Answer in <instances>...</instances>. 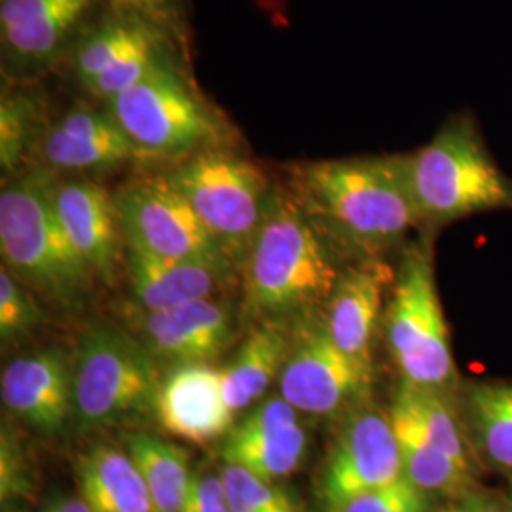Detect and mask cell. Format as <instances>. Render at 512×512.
<instances>
[{"instance_id":"1","label":"cell","mask_w":512,"mask_h":512,"mask_svg":"<svg viewBox=\"0 0 512 512\" xmlns=\"http://www.w3.org/2000/svg\"><path fill=\"white\" fill-rule=\"evenodd\" d=\"M289 190L334 249L378 258L421 222L399 156L293 164Z\"/></svg>"},{"instance_id":"2","label":"cell","mask_w":512,"mask_h":512,"mask_svg":"<svg viewBox=\"0 0 512 512\" xmlns=\"http://www.w3.org/2000/svg\"><path fill=\"white\" fill-rule=\"evenodd\" d=\"M238 270L247 306L264 319L308 315L325 306L340 275L334 247L289 186H272Z\"/></svg>"},{"instance_id":"3","label":"cell","mask_w":512,"mask_h":512,"mask_svg":"<svg viewBox=\"0 0 512 512\" xmlns=\"http://www.w3.org/2000/svg\"><path fill=\"white\" fill-rule=\"evenodd\" d=\"M54 171L29 167L0 192V251L4 266L61 308H80L93 274L57 215Z\"/></svg>"},{"instance_id":"4","label":"cell","mask_w":512,"mask_h":512,"mask_svg":"<svg viewBox=\"0 0 512 512\" xmlns=\"http://www.w3.org/2000/svg\"><path fill=\"white\" fill-rule=\"evenodd\" d=\"M145 160H181L207 148L224 147L228 128L179 67L164 55L150 73L105 101Z\"/></svg>"},{"instance_id":"5","label":"cell","mask_w":512,"mask_h":512,"mask_svg":"<svg viewBox=\"0 0 512 512\" xmlns=\"http://www.w3.org/2000/svg\"><path fill=\"white\" fill-rule=\"evenodd\" d=\"M74 420L103 429L154 408L160 374L150 349L122 330L93 327L74 355Z\"/></svg>"},{"instance_id":"6","label":"cell","mask_w":512,"mask_h":512,"mask_svg":"<svg viewBox=\"0 0 512 512\" xmlns=\"http://www.w3.org/2000/svg\"><path fill=\"white\" fill-rule=\"evenodd\" d=\"M236 266L264 217L272 186L258 165L228 148L190 154L164 173Z\"/></svg>"},{"instance_id":"7","label":"cell","mask_w":512,"mask_h":512,"mask_svg":"<svg viewBox=\"0 0 512 512\" xmlns=\"http://www.w3.org/2000/svg\"><path fill=\"white\" fill-rule=\"evenodd\" d=\"M406 162L421 220L446 222L512 205L511 184L465 122L442 129Z\"/></svg>"},{"instance_id":"8","label":"cell","mask_w":512,"mask_h":512,"mask_svg":"<svg viewBox=\"0 0 512 512\" xmlns=\"http://www.w3.org/2000/svg\"><path fill=\"white\" fill-rule=\"evenodd\" d=\"M385 334L403 382L444 391L456 380V363L427 245L406 251L393 281Z\"/></svg>"},{"instance_id":"9","label":"cell","mask_w":512,"mask_h":512,"mask_svg":"<svg viewBox=\"0 0 512 512\" xmlns=\"http://www.w3.org/2000/svg\"><path fill=\"white\" fill-rule=\"evenodd\" d=\"M114 198L128 249L175 260L228 258L164 173L135 179Z\"/></svg>"},{"instance_id":"10","label":"cell","mask_w":512,"mask_h":512,"mask_svg":"<svg viewBox=\"0 0 512 512\" xmlns=\"http://www.w3.org/2000/svg\"><path fill=\"white\" fill-rule=\"evenodd\" d=\"M304 315L279 376L281 397L298 412L329 416L361 399L372 368L357 363L330 338L323 319Z\"/></svg>"},{"instance_id":"11","label":"cell","mask_w":512,"mask_h":512,"mask_svg":"<svg viewBox=\"0 0 512 512\" xmlns=\"http://www.w3.org/2000/svg\"><path fill=\"white\" fill-rule=\"evenodd\" d=\"M401 476L403 458L391 416L365 410L346 423L334 442L323 494L332 511L351 497L387 486Z\"/></svg>"},{"instance_id":"12","label":"cell","mask_w":512,"mask_h":512,"mask_svg":"<svg viewBox=\"0 0 512 512\" xmlns=\"http://www.w3.org/2000/svg\"><path fill=\"white\" fill-rule=\"evenodd\" d=\"M35 158L31 167L54 173H103L145 160L107 107L99 110L86 103L48 126Z\"/></svg>"},{"instance_id":"13","label":"cell","mask_w":512,"mask_h":512,"mask_svg":"<svg viewBox=\"0 0 512 512\" xmlns=\"http://www.w3.org/2000/svg\"><path fill=\"white\" fill-rule=\"evenodd\" d=\"M154 410L167 433L194 444L226 437L236 412L226 401L222 368L209 363L171 366L158 387Z\"/></svg>"},{"instance_id":"14","label":"cell","mask_w":512,"mask_h":512,"mask_svg":"<svg viewBox=\"0 0 512 512\" xmlns=\"http://www.w3.org/2000/svg\"><path fill=\"white\" fill-rule=\"evenodd\" d=\"M296 412L283 397L256 406L224 437L220 446L224 463L274 482L294 473L306 454V433Z\"/></svg>"},{"instance_id":"15","label":"cell","mask_w":512,"mask_h":512,"mask_svg":"<svg viewBox=\"0 0 512 512\" xmlns=\"http://www.w3.org/2000/svg\"><path fill=\"white\" fill-rule=\"evenodd\" d=\"M0 395L19 420L57 433L74 418V363L55 348L18 357L2 370Z\"/></svg>"},{"instance_id":"16","label":"cell","mask_w":512,"mask_h":512,"mask_svg":"<svg viewBox=\"0 0 512 512\" xmlns=\"http://www.w3.org/2000/svg\"><path fill=\"white\" fill-rule=\"evenodd\" d=\"M54 202L76 251L95 277L110 281L126 253L116 198L90 179L55 177Z\"/></svg>"},{"instance_id":"17","label":"cell","mask_w":512,"mask_h":512,"mask_svg":"<svg viewBox=\"0 0 512 512\" xmlns=\"http://www.w3.org/2000/svg\"><path fill=\"white\" fill-rule=\"evenodd\" d=\"M143 344L156 359L171 365L211 363L234 340L228 306L211 298L164 311H143Z\"/></svg>"},{"instance_id":"18","label":"cell","mask_w":512,"mask_h":512,"mask_svg":"<svg viewBox=\"0 0 512 512\" xmlns=\"http://www.w3.org/2000/svg\"><path fill=\"white\" fill-rule=\"evenodd\" d=\"M395 275L378 258H363L342 270L325 304L332 342L357 363L372 368V340L382 315L385 287Z\"/></svg>"},{"instance_id":"19","label":"cell","mask_w":512,"mask_h":512,"mask_svg":"<svg viewBox=\"0 0 512 512\" xmlns=\"http://www.w3.org/2000/svg\"><path fill=\"white\" fill-rule=\"evenodd\" d=\"M129 285L141 311H164L211 298L238 268L228 258L175 260L126 247Z\"/></svg>"},{"instance_id":"20","label":"cell","mask_w":512,"mask_h":512,"mask_svg":"<svg viewBox=\"0 0 512 512\" xmlns=\"http://www.w3.org/2000/svg\"><path fill=\"white\" fill-rule=\"evenodd\" d=\"M93 0H2L0 37L6 57L21 69L50 63Z\"/></svg>"},{"instance_id":"21","label":"cell","mask_w":512,"mask_h":512,"mask_svg":"<svg viewBox=\"0 0 512 512\" xmlns=\"http://www.w3.org/2000/svg\"><path fill=\"white\" fill-rule=\"evenodd\" d=\"M391 423L399 440L404 476L425 494L458 497L475 488V467L454 458L404 408L393 403Z\"/></svg>"},{"instance_id":"22","label":"cell","mask_w":512,"mask_h":512,"mask_svg":"<svg viewBox=\"0 0 512 512\" xmlns=\"http://www.w3.org/2000/svg\"><path fill=\"white\" fill-rule=\"evenodd\" d=\"M80 497L93 512H156L147 484L128 452L95 446L76 465Z\"/></svg>"},{"instance_id":"23","label":"cell","mask_w":512,"mask_h":512,"mask_svg":"<svg viewBox=\"0 0 512 512\" xmlns=\"http://www.w3.org/2000/svg\"><path fill=\"white\" fill-rule=\"evenodd\" d=\"M291 344L281 319H266L245 338L232 363L222 368L226 401L236 412L249 408L281 376Z\"/></svg>"},{"instance_id":"24","label":"cell","mask_w":512,"mask_h":512,"mask_svg":"<svg viewBox=\"0 0 512 512\" xmlns=\"http://www.w3.org/2000/svg\"><path fill=\"white\" fill-rule=\"evenodd\" d=\"M158 50H164L162 37L152 21L118 14L82 40L74 55V71L84 86L99 74Z\"/></svg>"},{"instance_id":"25","label":"cell","mask_w":512,"mask_h":512,"mask_svg":"<svg viewBox=\"0 0 512 512\" xmlns=\"http://www.w3.org/2000/svg\"><path fill=\"white\" fill-rule=\"evenodd\" d=\"M126 448L147 484L156 512H183L192 478L183 448L147 433L131 435Z\"/></svg>"},{"instance_id":"26","label":"cell","mask_w":512,"mask_h":512,"mask_svg":"<svg viewBox=\"0 0 512 512\" xmlns=\"http://www.w3.org/2000/svg\"><path fill=\"white\" fill-rule=\"evenodd\" d=\"M467 420L471 439L484 459L512 476V382L471 387Z\"/></svg>"},{"instance_id":"27","label":"cell","mask_w":512,"mask_h":512,"mask_svg":"<svg viewBox=\"0 0 512 512\" xmlns=\"http://www.w3.org/2000/svg\"><path fill=\"white\" fill-rule=\"evenodd\" d=\"M50 124L44 122L42 99L23 88H6L0 99V167L4 179L27 171Z\"/></svg>"},{"instance_id":"28","label":"cell","mask_w":512,"mask_h":512,"mask_svg":"<svg viewBox=\"0 0 512 512\" xmlns=\"http://www.w3.org/2000/svg\"><path fill=\"white\" fill-rule=\"evenodd\" d=\"M222 480L232 512H300L293 497L275 486L274 480L260 478L238 465L224 463Z\"/></svg>"},{"instance_id":"29","label":"cell","mask_w":512,"mask_h":512,"mask_svg":"<svg viewBox=\"0 0 512 512\" xmlns=\"http://www.w3.org/2000/svg\"><path fill=\"white\" fill-rule=\"evenodd\" d=\"M42 321L35 298L4 264L0 268V338L12 344L29 336Z\"/></svg>"},{"instance_id":"30","label":"cell","mask_w":512,"mask_h":512,"mask_svg":"<svg viewBox=\"0 0 512 512\" xmlns=\"http://www.w3.org/2000/svg\"><path fill=\"white\" fill-rule=\"evenodd\" d=\"M406 476L399 480L355 495L330 512H427V497Z\"/></svg>"},{"instance_id":"31","label":"cell","mask_w":512,"mask_h":512,"mask_svg":"<svg viewBox=\"0 0 512 512\" xmlns=\"http://www.w3.org/2000/svg\"><path fill=\"white\" fill-rule=\"evenodd\" d=\"M183 512H232L222 475L192 473Z\"/></svg>"},{"instance_id":"32","label":"cell","mask_w":512,"mask_h":512,"mask_svg":"<svg viewBox=\"0 0 512 512\" xmlns=\"http://www.w3.org/2000/svg\"><path fill=\"white\" fill-rule=\"evenodd\" d=\"M27 486L23 459L19 456L14 439L2 433V454H0V495L2 501L23 494Z\"/></svg>"},{"instance_id":"33","label":"cell","mask_w":512,"mask_h":512,"mask_svg":"<svg viewBox=\"0 0 512 512\" xmlns=\"http://www.w3.org/2000/svg\"><path fill=\"white\" fill-rule=\"evenodd\" d=\"M437 512H511V507L507 494H495L473 488L463 495L452 497Z\"/></svg>"},{"instance_id":"34","label":"cell","mask_w":512,"mask_h":512,"mask_svg":"<svg viewBox=\"0 0 512 512\" xmlns=\"http://www.w3.org/2000/svg\"><path fill=\"white\" fill-rule=\"evenodd\" d=\"M105 2L116 10V14L137 16V18L148 19L152 23L165 18L173 6V0H105Z\"/></svg>"},{"instance_id":"35","label":"cell","mask_w":512,"mask_h":512,"mask_svg":"<svg viewBox=\"0 0 512 512\" xmlns=\"http://www.w3.org/2000/svg\"><path fill=\"white\" fill-rule=\"evenodd\" d=\"M55 507L59 512H93L82 497L80 499L67 497V499H61V501H55Z\"/></svg>"},{"instance_id":"36","label":"cell","mask_w":512,"mask_h":512,"mask_svg":"<svg viewBox=\"0 0 512 512\" xmlns=\"http://www.w3.org/2000/svg\"><path fill=\"white\" fill-rule=\"evenodd\" d=\"M507 497H509V507H511V512H512V476H511V482H509V492H507Z\"/></svg>"},{"instance_id":"37","label":"cell","mask_w":512,"mask_h":512,"mask_svg":"<svg viewBox=\"0 0 512 512\" xmlns=\"http://www.w3.org/2000/svg\"><path fill=\"white\" fill-rule=\"evenodd\" d=\"M44 512H59L57 511V507H55V503H52V505H50V507H48V509H46V511Z\"/></svg>"}]
</instances>
